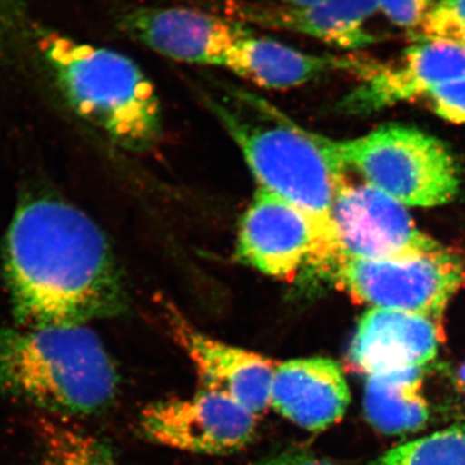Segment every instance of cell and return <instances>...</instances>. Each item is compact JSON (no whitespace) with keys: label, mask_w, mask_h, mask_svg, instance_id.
<instances>
[{"label":"cell","mask_w":465,"mask_h":465,"mask_svg":"<svg viewBox=\"0 0 465 465\" xmlns=\"http://www.w3.org/2000/svg\"><path fill=\"white\" fill-rule=\"evenodd\" d=\"M140 428L153 442L201 455H224L249 445L258 414L219 391L201 388L188 399L143 407Z\"/></svg>","instance_id":"cell-8"},{"label":"cell","mask_w":465,"mask_h":465,"mask_svg":"<svg viewBox=\"0 0 465 465\" xmlns=\"http://www.w3.org/2000/svg\"><path fill=\"white\" fill-rule=\"evenodd\" d=\"M345 65L347 58L305 54L251 32L235 43L224 67L259 87L289 90L308 84L330 70L345 69Z\"/></svg>","instance_id":"cell-16"},{"label":"cell","mask_w":465,"mask_h":465,"mask_svg":"<svg viewBox=\"0 0 465 465\" xmlns=\"http://www.w3.org/2000/svg\"><path fill=\"white\" fill-rule=\"evenodd\" d=\"M421 2H423L425 8L430 9L436 3V0H421Z\"/></svg>","instance_id":"cell-26"},{"label":"cell","mask_w":465,"mask_h":465,"mask_svg":"<svg viewBox=\"0 0 465 465\" xmlns=\"http://www.w3.org/2000/svg\"><path fill=\"white\" fill-rule=\"evenodd\" d=\"M118 387L114 362L87 324H0V397L67 418L103 412Z\"/></svg>","instance_id":"cell-3"},{"label":"cell","mask_w":465,"mask_h":465,"mask_svg":"<svg viewBox=\"0 0 465 465\" xmlns=\"http://www.w3.org/2000/svg\"><path fill=\"white\" fill-rule=\"evenodd\" d=\"M349 403L347 379L341 366L330 358H295L275 367L271 406L302 430H327L341 420Z\"/></svg>","instance_id":"cell-15"},{"label":"cell","mask_w":465,"mask_h":465,"mask_svg":"<svg viewBox=\"0 0 465 465\" xmlns=\"http://www.w3.org/2000/svg\"><path fill=\"white\" fill-rule=\"evenodd\" d=\"M162 308L168 330L195 367L202 388L222 391L258 415L271 406L278 362L202 332L170 302Z\"/></svg>","instance_id":"cell-12"},{"label":"cell","mask_w":465,"mask_h":465,"mask_svg":"<svg viewBox=\"0 0 465 465\" xmlns=\"http://www.w3.org/2000/svg\"><path fill=\"white\" fill-rule=\"evenodd\" d=\"M250 465H335L326 459L302 451H286Z\"/></svg>","instance_id":"cell-24"},{"label":"cell","mask_w":465,"mask_h":465,"mask_svg":"<svg viewBox=\"0 0 465 465\" xmlns=\"http://www.w3.org/2000/svg\"><path fill=\"white\" fill-rule=\"evenodd\" d=\"M25 0H0V43L26 32Z\"/></svg>","instance_id":"cell-23"},{"label":"cell","mask_w":465,"mask_h":465,"mask_svg":"<svg viewBox=\"0 0 465 465\" xmlns=\"http://www.w3.org/2000/svg\"><path fill=\"white\" fill-rule=\"evenodd\" d=\"M232 94V99L211 100L213 113L241 149L260 188L291 202L313 220L333 271L342 253L332 207L348 171L338 142L305 130L247 92Z\"/></svg>","instance_id":"cell-2"},{"label":"cell","mask_w":465,"mask_h":465,"mask_svg":"<svg viewBox=\"0 0 465 465\" xmlns=\"http://www.w3.org/2000/svg\"><path fill=\"white\" fill-rule=\"evenodd\" d=\"M371 465H465V423L388 450Z\"/></svg>","instance_id":"cell-19"},{"label":"cell","mask_w":465,"mask_h":465,"mask_svg":"<svg viewBox=\"0 0 465 465\" xmlns=\"http://www.w3.org/2000/svg\"><path fill=\"white\" fill-rule=\"evenodd\" d=\"M345 70L360 75V84L339 104L347 114H372L396 104L425 97L433 88L465 76V48L454 43L420 39L399 63H363L347 58Z\"/></svg>","instance_id":"cell-10"},{"label":"cell","mask_w":465,"mask_h":465,"mask_svg":"<svg viewBox=\"0 0 465 465\" xmlns=\"http://www.w3.org/2000/svg\"><path fill=\"white\" fill-rule=\"evenodd\" d=\"M440 341L439 324L432 318L370 308L358 323L349 357L367 378L423 370L439 354Z\"/></svg>","instance_id":"cell-14"},{"label":"cell","mask_w":465,"mask_h":465,"mask_svg":"<svg viewBox=\"0 0 465 465\" xmlns=\"http://www.w3.org/2000/svg\"><path fill=\"white\" fill-rule=\"evenodd\" d=\"M35 428L43 465H116L108 446L65 416L39 415Z\"/></svg>","instance_id":"cell-18"},{"label":"cell","mask_w":465,"mask_h":465,"mask_svg":"<svg viewBox=\"0 0 465 465\" xmlns=\"http://www.w3.org/2000/svg\"><path fill=\"white\" fill-rule=\"evenodd\" d=\"M329 280L371 308L439 321L464 287L465 266L448 250L381 260L344 258Z\"/></svg>","instance_id":"cell-6"},{"label":"cell","mask_w":465,"mask_h":465,"mask_svg":"<svg viewBox=\"0 0 465 465\" xmlns=\"http://www.w3.org/2000/svg\"><path fill=\"white\" fill-rule=\"evenodd\" d=\"M418 27L420 39L454 43L465 48V0H437Z\"/></svg>","instance_id":"cell-20"},{"label":"cell","mask_w":465,"mask_h":465,"mask_svg":"<svg viewBox=\"0 0 465 465\" xmlns=\"http://www.w3.org/2000/svg\"><path fill=\"white\" fill-rule=\"evenodd\" d=\"M342 259L381 260L446 250L415 224L406 206L367 183H341L332 207Z\"/></svg>","instance_id":"cell-9"},{"label":"cell","mask_w":465,"mask_h":465,"mask_svg":"<svg viewBox=\"0 0 465 465\" xmlns=\"http://www.w3.org/2000/svg\"><path fill=\"white\" fill-rule=\"evenodd\" d=\"M235 258L269 277L327 280L331 266L313 220L295 204L259 188L238 232Z\"/></svg>","instance_id":"cell-7"},{"label":"cell","mask_w":465,"mask_h":465,"mask_svg":"<svg viewBox=\"0 0 465 465\" xmlns=\"http://www.w3.org/2000/svg\"><path fill=\"white\" fill-rule=\"evenodd\" d=\"M378 7L391 23L402 27H418L428 11L421 0H376Z\"/></svg>","instance_id":"cell-22"},{"label":"cell","mask_w":465,"mask_h":465,"mask_svg":"<svg viewBox=\"0 0 465 465\" xmlns=\"http://www.w3.org/2000/svg\"><path fill=\"white\" fill-rule=\"evenodd\" d=\"M326 0H281L284 5H295V7H311V5H320Z\"/></svg>","instance_id":"cell-25"},{"label":"cell","mask_w":465,"mask_h":465,"mask_svg":"<svg viewBox=\"0 0 465 465\" xmlns=\"http://www.w3.org/2000/svg\"><path fill=\"white\" fill-rule=\"evenodd\" d=\"M425 99L440 118L465 124V76L440 84Z\"/></svg>","instance_id":"cell-21"},{"label":"cell","mask_w":465,"mask_h":465,"mask_svg":"<svg viewBox=\"0 0 465 465\" xmlns=\"http://www.w3.org/2000/svg\"><path fill=\"white\" fill-rule=\"evenodd\" d=\"M119 29L162 56L179 63L224 67L249 26L200 9L134 7L118 18Z\"/></svg>","instance_id":"cell-11"},{"label":"cell","mask_w":465,"mask_h":465,"mask_svg":"<svg viewBox=\"0 0 465 465\" xmlns=\"http://www.w3.org/2000/svg\"><path fill=\"white\" fill-rule=\"evenodd\" d=\"M421 387L423 370L369 376L363 400L367 420L385 434L420 430L430 419Z\"/></svg>","instance_id":"cell-17"},{"label":"cell","mask_w":465,"mask_h":465,"mask_svg":"<svg viewBox=\"0 0 465 465\" xmlns=\"http://www.w3.org/2000/svg\"><path fill=\"white\" fill-rule=\"evenodd\" d=\"M2 259L18 327L81 326L127 309L124 271L108 237L61 198L39 195L16 208Z\"/></svg>","instance_id":"cell-1"},{"label":"cell","mask_w":465,"mask_h":465,"mask_svg":"<svg viewBox=\"0 0 465 465\" xmlns=\"http://www.w3.org/2000/svg\"><path fill=\"white\" fill-rule=\"evenodd\" d=\"M345 166L403 206L437 207L460 189V171L448 145L406 125H382L338 142Z\"/></svg>","instance_id":"cell-5"},{"label":"cell","mask_w":465,"mask_h":465,"mask_svg":"<svg viewBox=\"0 0 465 465\" xmlns=\"http://www.w3.org/2000/svg\"><path fill=\"white\" fill-rule=\"evenodd\" d=\"M222 9L223 16L244 25L302 34L345 50H360L374 43L366 23L379 11L376 0H326L311 7L224 0Z\"/></svg>","instance_id":"cell-13"},{"label":"cell","mask_w":465,"mask_h":465,"mask_svg":"<svg viewBox=\"0 0 465 465\" xmlns=\"http://www.w3.org/2000/svg\"><path fill=\"white\" fill-rule=\"evenodd\" d=\"M34 45L76 114L130 152H146L162 134L154 85L119 52L51 29L34 30Z\"/></svg>","instance_id":"cell-4"},{"label":"cell","mask_w":465,"mask_h":465,"mask_svg":"<svg viewBox=\"0 0 465 465\" xmlns=\"http://www.w3.org/2000/svg\"><path fill=\"white\" fill-rule=\"evenodd\" d=\"M460 378H461V381H463V382H465V365H464L463 369H461Z\"/></svg>","instance_id":"cell-27"}]
</instances>
